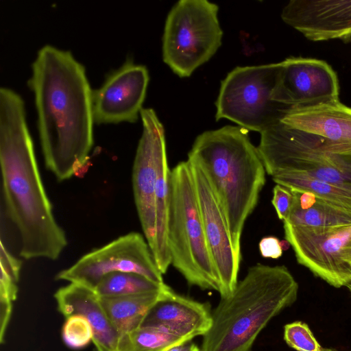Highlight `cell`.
Returning <instances> with one entry per match:
<instances>
[{"label":"cell","mask_w":351,"mask_h":351,"mask_svg":"<svg viewBox=\"0 0 351 351\" xmlns=\"http://www.w3.org/2000/svg\"><path fill=\"white\" fill-rule=\"evenodd\" d=\"M280 121L324 138L334 153L346 156L351 151V108L339 100L290 109Z\"/></svg>","instance_id":"17"},{"label":"cell","mask_w":351,"mask_h":351,"mask_svg":"<svg viewBox=\"0 0 351 351\" xmlns=\"http://www.w3.org/2000/svg\"><path fill=\"white\" fill-rule=\"evenodd\" d=\"M284 340L289 347L297 351H322L323 348L308 324L300 321L285 326Z\"/></svg>","instance_id":"25"},{"label":"cell","mask_w":351,"mask_h":351,"mask_svg":"<svg viewBox=\"0 0 351 351\" xmlns=\"http://www.w3.org/2000/svg\"><path fill=\"white\" fill-rule=\"evenodd\" d=\"M347 287L348 288V289L350 290V293H351V283L349 284Z\"/></svg>","instance_id":"33"},{"label":"cell","mask_w":351,"mask_h":351,"mask_svg":"<svg viewBox=\"0 0 351 351\" xmlns=\"http://www.w3.org/2000/svg\"><path fill=\"white\" fill-rule=\"evenodd\" d=\"M293 201L292 191L280 184H276L273 189L271 203L276 210L278 217L287 221L290 215Z\"/></svg>","instance_id":"27"},{"label":"cell","mask_w":351,"mask_h":351,"mask_svg":"<svg viewBox=\"0 0 351 351\" xmlns=\"http://www.w3.org/2000/svg\"><path fill=\"white\" fill-rule=\"evenodd\" d=\"M247 130L226 125L199 135L188 154L206 173L223 212L232 243L241 258V237L256 208L266 171Z\"/></svg>","instance_id":"3"},{"label":"cell","mask_w":351,"mask_h":351,"mask_svg":"<svg viewBox=\"0 0 351 351\" xmlns=\"http://www.w3.org/2000/svg\"><path fill=\"white\" fill-rule=\"evenodd\" d=\"M147 68L127 60L93 92L94 120L97 123L135 122L143 109L149 82Z\"/></svg>","instance_id":"14"},{"label":"cell","mask_w":351,"mask_h":351,"mask_svg":"<svg viewBox=\"0 0 351 351\" xmlns=\"http://www.w3.org/2000/svg\"><path fill=\"white\" fill-rule=\"evenodd\" d=\"M187 340L156 327H139L120 336L117 351H165Z\"/></svg>","instance_id":"24"},{"label":"cell","mask_w":351,"mask_h":351,"mask_svg":"<svg viewBox=\"0 0 351 351\" xmlns=\"http://www.w3.org/2000/svg\"><path fill=\"white\" fill-rule=\"evenodd\" d=\"M28 84L34 95L46 168L60 181L86 166L93 140V92L84 66L69 51L43 46Z\"/></svg>","instance_id":"1"},{"label":"cell","mask_w":351,"mask_h":351,"mask_svg":"<svg viewBox=\"0 0 351 351\" xmlns=\"http://www.w3.org/2000/svg\"><path fill=\"white\" fill-rule=\"evenodd\" d=\"M257 149L271 177L294 171L328 182H351V156L331 152L324 138L280 121L261 133Z\"/></svg>","instance_id":"6"},{"label":"cell","mask_w":351,"mask_h":351,"mask_svg":"<svg viewBox=\"0 0 351 351\" xmlns=\"http://www.w3.org/2000/svg\"><path fill=\"white\" fill-rule=\"evenodd\" d=\"M64 343L71 348H81L93 341V332L88 321L81 315H72L66 318L62 328Z\"/></svg>","instance_id":"26"},{"label":"cell","mask_w":351,"mask_h":351,"mask_svg":"<svg viewBox=\"0 0 351 351\" xmlns=\"http://www.w3.org/2000/svg\"><path fill=\"white\" fill-rule=\"evenodd\" d=\"M212 324L208 302L176 293L168 285L146 313L140 327H156L187 341L204 336Z\"/></svg>","instance_id":"16"},{"label":"cell","mask_w":351,"mask_h":351,"mask_svg":"<svg viewBox=\"0 0 351 351\" xmlns=\"http://www.w3.org/2000/svg\"><path fill=\"white\" fill-rule=\"evenodd\" d=\"M134 272H112L104 276L94 291L101 297H118L160 291L166 287Z\"/></svg>","instance_id":"23"},{"label":"cell","mask_w":351,"mask_h":351,"mask_svg":"<svg viewBox=\"0 0 351 351\" xmlns=\"http://www.w3.org/2000/svg\"><path fill=\"white\" fill-rule=\"evenodd\" d=\"M346 156H351V151L350 152H348Z\"/></svg>","instance_id":"34"},{"label":"cell","mask_w":351,"mask_h":351,"mask_svg":"<svg viewBox=\"0 0 351 351\" xmlns=\"http://www.w3.org/2000/svg\"><path fill=\"white\" fill-rule=\"evenodd\" d=\"M189 162L208 249L219 281L221 298L229 296L238 282L241 258L234 250L218 199L201 167Z\"/></svg>","instance_id":"11"},{"label":"cell","mask_w":351,"mask_h":351,"mask_svg":"<svg viewBox=\"0 0 351 351\" xmlns=\"http://www.w3.org/2000/svg\"><path fill=\"white\" fill-rule=\"evenodd\" d=\"M273 181L291 191L311 193L335 206L351 210V182H333L289 171L272 177Z\"/></svg>","instance_id":"22"},{"label":"cell","mask_w":351,"mask_h":351,"mask_svg":"<svg viewBox=\"0 0 351 351\" xmlns=\"http://www.w3.org/2000/svg\"><path fill=\"white\" fill-rule=\"evenodd\" d=\"M0 165L6 212L20 235V256L57 260L66 237L41 179L24 101L6 87L0 88Z\"/></svg>","instance_id":"2"},{"label":"cell","mask_w":351,"mask_h":351,"mask_svg":"<svg viewBox=\"0 0 351 351\" xmlns=\"http://www.w3.org/2000/svg\"><path fill=\"white\" fill-rule=\"evenodd\" d=\"M140 116L143 132L132 167V186L143 234L153 252L156 237L157 162L160 151L166 143L164 127L155 111L152 108H143Z\"/></svg>","instance_id":"12"},{"label":"cell","mask_w":351,"mask_h":351,"mask_svg":"<svg viewBox=\"0 0 351 351\" xmlns=\"http://www.w3.org/2000/svg\"><path fill=\"white\" fill-rule=\"evenodd\" d=\"M58 311L66 317H84L92 327L97 351H117L120 335L96 293L82 285L70 283L54 294Z\"/></svg>","instance_id":"18"},{"label":"cell","mask_w":351,"mask_h":351,"mask_svg":"<svg viewBox=\"0 0 351 351\" xmlns=\"http://www.w3.org/2000/svg\"><path fill=\"white\" fill-rule=\"evenodd\" d=\"M261 256L264 258H278L282 255V247L279 239L274 236L263 237L258 243Z\"/></svg>","instance_id":"29"},{"label":"cell","mask_w":351,"mask_h":351,"mask_svg":"<svg viewBox=\"0 0 351 351\" xmlns=\"http://www.w3.org/2000/svg\"><path fill=\"white\" fill-rule=\"evenodd\" d=\"M219 8L207 0H181L169 12L162 37L163 61L179 77H189L221 45Z\"/></svg>","instance_id":"7"},{"label":"cell","mask_w":351,"mask_h":351,"mask_svg":"<svg viewBox=\"0 0 351 351\" xmlns=\"http://www.w3.org/2000/svg\"><path fill=\"white\" fill-rule=\"evenodd\" d=\"M171 264L190 286L219 291V281L206 239L188 160L171 170L167 232Z\"/></svg>","instance_id":"5"},{"label":"cell","mask_w":351,"mask_h":351,"mask_svg":"<svg viewBox=\"0 0 351 351\" xmlns=\"http://www.w3.org/2000/svg\"><path fill=\"white\" fill-rule=\"evenodd\" d=\"M0 246V266L4 267L18 281L22 266L21 261L8 252L2 241Z\"/></svg>","instance_id":"30"},{"label":"cell","mask_w":351,"mask_h":351,"mask_svg":"<svg viewBox=\"0 0 351 351\" xmlns=\"http://www.w3.org/2000/svg\"><path fill=\"white\" fill-rule=\"evenodd\" d=\"M283 227L299 264L334 287L351 283V224L309 227L284 222Z\"/></svg>","instance_id":"9"},{"label":"cell","mask_w":351,"mask_h":351,"mask_svg":"<svg viewBox=\"0 0 351 351\" xmlns=\"http://www.w3.org/2000/svg\"><path fill=\"white\" fill-rule=\"evenodd\" d=\"M165 351H200V348L191 340L174 346Z\"/></svg>","instance_id":"31"},{"label":"cell","mask_w":351,"mask_h":351,"mask_svg":"<svg viewBox=\"0 0 351 351\" xmlns=\"http://www.w3.org/2000/svg\"><path fill=\"white\" fill-rule=\"evenodd\" d=\"M291 191L293 205L289 219L284 222L309 227L351 224L350 210L335 206L308 192Z\"/></svg>","instance_id":"19"},{"label":"cell","mask_w":351,"mask_h":351,"mask_svg":"<svg viewBox=\"0 0 351 351\" xmlns=\"http://www.w3.org/2000/svg\"><path fill=\"white\" fill-rule=\"evenodd\" d=\"M280 64L237 66L221 82L216 120L228 119L247 130L263 132L291 109L272 99Z\"/></svg>","instance_id":"8"},{"label":"cell","mask_w":351,"mask_h":351,"mask_svg":"<svg viewBox=\"0 0 351 351\" xmlns=\"http://www.w3.org/2000/svg\"><path fill=\"white\" fill-rule=\"evenodd\" d=\"M0 267V300L12 302L17 298L18 281L4 267Z\"/></svg>","instance_id":"28"},{"label":"cell","mask_w":351,"mask_h":351,"mask_svg":"<svg viewBox=\"0 0 351 351\" xmlns=\"http://www.w3.org/2000/svg\"><path fill=\"white\" fill-rule=\"evenodd\" d=\"M167 286L160 291L118 297H99V300L121 336L141 326L148 310Z\"/></svg>","instance_id":"21"},{"label":"cell","mask_w":351,"mask_h":351,"mask_svg":"<svg viewBox=\"0 0 351 351\" xmlns=\"http://www.w3.org/2000/svg\"><path fill=\"white\" fill-rule=\"evenodd\" d=\"M298 284L285 265L257 263L212 310L200 351H251L259 333L297 300Z\"/></svg>","instance_id":"4"},{"label":"cell","mask_w":351,"mask_h":351,"mask_svg":"<svg viewBox=\"0 0 351 351\" xmlns=\"http://www.w3.org/2000/svg\"><path fill=\"white\" fill-rule=\"evenodd\" d=\"M281 18L312 41L351 40V0H291Z\"/></svg>","instance_id":"15"},{"label":"cell","mask_w":351,"mask_h":351,"mask_svg":"<svg viewBox=\"0 0 351 351\" xmlns=\"http://www.w3.org/2000/svg\"><path fill=\"white\" fill-rule=\"evenodd\" d=\"M171 199V170L166 145L160 151L157 162L156 187V245L152 254L160 271L165 274L171 264L167 232Z\"/></svg>","instance_id":"20"},{"label":"cell","mask_w":351,"mask_h":351,"mask_svg":"<svg viewBox=\"0 0 351 351\" xmlns=\"http://www.w3.org/2000/svg\"><path fill=\"white\" fill-rule=\"evenodd\" d=\"M280 67L272 99L291 109L339 100L337 75L325 61L289 57Z\"/></svg>","instance_id":"13"},{"label":"cell","mask_w":351,"mask_h":351,"mask_svg":"<svg viewBox=\"0 0 351 351\" xmlns=\"http://www.w3.org/2000/svg\"><path fill=\"white\" fill-rule=\"evenodd\" d=\"M139 232H132L82 256L57 274L56 280H66L95 290L101 279L117 271L134 272L164 283L151 248Z\"/></svg>","instance_id":"10"},{"label":"cell","mask_w":351,"mask_h":351,"mask_svg":"<svg viewBox=\"0 0 351 351\" xmlns=\"http://www.w3.org/2000/svg\"><path fill=\"white\" fill-rule=\"evenodd\" d=\"M322 351H339V350H335V349H331V348H323Z\"/></svg>","instance_id":"32"}]
</instances>
